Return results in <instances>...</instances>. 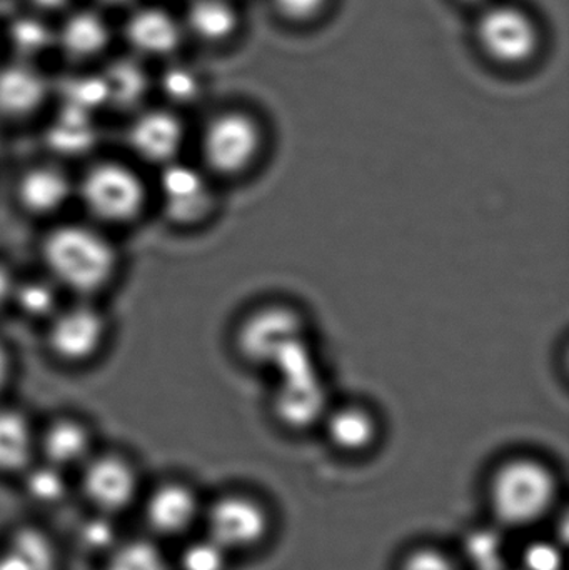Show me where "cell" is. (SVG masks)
Listing matches in <instances>:
<instances>
[{
    "instance_id": "7c38bea8",
    "label": "cell",
    "mask_w": 569,
    "mask_h": 570,
    "mask_svg": "<svg viewBox=\"0 0 569 570\" xmlns=\"http://www.w3.org/2000/svg\"><path fill=\"white\" fill-rule=\"evenodd\" d=\"M37 451L40 461L66 472H77L94 454L92 434L76 419H59L39 434Z\"/></svg>"
},
{
    "instance_id": "e575fe53",
    "label": "cell",
    "mask_w": 569,
    "mask_h": 570,
    "mask_svg": "<svg viewBox=\"0 0 569 570\" xmlns=\"http://www.w3.org/2000/svg\"><path fill=\"white\" fill-rule=\"evenodd\" d=\"M528 568L530 570H557L558 556L551 548H534L528 552Z\"/></svg>"
},
{
    "instance_id": "484cf974",
    "label": "cell",
    "mask_w": 569,
    "mask_h": 570,
    "mask_svg": "<svg viewBox=\"0 0 569 570\" xmlns=\"http://www.w3.org/2000/svg\"><path fill=\"white\" fill-rule=\"evenodd\" d=\"M229 552L224 551L209 535L184 542L174 559L176 570H227Z\"/></svg>"
},
{
    "instance_id": "52a82bcc",
    "label": "cell",
    "mask_w": 569,
    "mask_h": 570,
    "mask_svg": "<svg viewBox=\"0 0 569 570\" xmlns=\"http://www.w3.org/2000/svg\"><path fill=\"white\" fill-rule=\"evenodd\" d=\"M206 535L224 551L241 552L256 548L269 531L266 509L246 495H224L203 511Z\"/></svg>"
},
{
    "instance_id": "d6a6232c",
    "label": "cell",
    "mask_w": 569,
    "mask_h": 570,
    "mask_svg": "<svg viewBox=\"0 0 569 570\" xmlns=\"http://www.w3.org/2000/svg\"><path fill=\"white\" fill-rule=\"evenodd\" d=\"M164 86L169 96L177 100L193 99L197 92L196 80L184 70H173L167 73Z\"/></svg>"
},
{
    "instance_id": "ba28073f",
    "label": "cell",
    "mask_w": 569,
    "mask_h": 570,
    "mask_svg": "<svg viewBox=\"0 0 569 570\" xmlns=\"http://www.w3.org/2000/svg\"><path fill=\"white\" fill-rule=\"evenodd\" d=\"M159 196L166 216L180 226H190L206 219L216 204L209 177L179 160L163 167Z\"/></svg>"
},
{
    "instance_id": "cb8c5ba5",
    "label": "cell",
    "mask_w": 569,
    "mask_h": 570,
    "mask_svg": "<svg viewBox=\"0 0 569 570\" xmlns=\"http://www.w3.org/2000/svg\"><path fill=\"white\" fill-rule=\"evenodd\" d=\"M190 23L206 39L220 40L236 30L237 16L224 0H197L190 9Z\"/></svg>"
},
{
    "instance_id": "e0dca14e",
    "label": "cell",
    "mask_w": 569,
    "mask_h": 570,
    "mask_svg": "<svg viewBox=\"0 0 569 570\" xmlns=\"http://www.w3.org/2000/svg\"><path fill=\"white\" fill-rule=\"evenodd\" d=\"M0 549L20 570H60V552L42 529L22 525L13 529Z\"/></svg>"
},
{
    "instance_id": "4fadbf2b",
    "label": "cell",
    "mask_w": 569,
    "mask_h": 570,
    "mask_svg": "<svg viewBox=\"0 0 569 570\" xmlns=\"http://www.w3.org/2000/svg\"><path fill=\"white\" fill-rule=\"evenodd\" d=\"M134 153L150 164H167L179 160L184 144L183 124L166 112H153L140 117L129 134Z\"/></svg>"
},
{
    "instance_id": "7a4b0ae2",
    "label": "cell",
    "mask_w": 569,
    "mask_h": 570,
    "mask_svg": "<svg viewBox=\"0 0 569 570\" xmlns=\"http://www.w3.org/2000/svg\"><path fill=\"white\" fill-rule=\"evenodd\" d=\"M555 499V475L534 459L507 462L491 481V508L498 521L510 528L537 524L553 508Z\"/></svg>"
},
{
    "instance_id": "277c9868",
    "label": "cell",
    "mask_w": 569,
    "mask_h": 570,
    "mask_svg": "<svg viewBox=\"0 0 569 570\" xmlns=\"http://www.w3.org/2000/svg\"><path fill=\"white\" fill-rule=\"evenodd\" d=\"M77 475L84 501L97 514L117 518L139 504L144 494L139 471L126 455L94 452Z\"/></svg>"
},
{
    "instance_id": "30bf717a",
    "label": "cell",
    "mask_w": 569,
    "mask_h": 570,
    "mask_svg": "<svg viewBox=\"0 0 569 570\" xmlns=\"http://www.w3.org/2000/svg\"><path fill=\"white\" fill-rule=\"evenodd\" d=\"M107 322L102 312L92 305L79 304L59 308L50 317L49 347L66 362L89 361L102 347Z\"/></svg>"
},
{
    "instance_id": "8fae6325",
    "label": "cell",
    "mask_w": 569,
    "mask_h": 570,
    "mask_svg": "<svg viewBox=\"0 0 569 570\" xmlns=\"http://www.w3.org/2000/svg\"><path fill=\"white\" fill-rule=\"evenodd\" d=\"M300 318L286 308H267L241 327L239 345L253 358L271 361L301 338Z\"/></svg>"
},
{
    "instance_id": "836d02e7",
    "label": "cell",
    "mask_w": 569,
    "mask_h": 570,
    "mask_svg": "<svg viewBox=\"0 0 569 570\" xmlns=\"http://www.w3.org/2000/svg\"><path fill=\"white\" fill-rule=\"evenodd\" d=\"M13 37L23 49H33L47 42V32L36 22H19L13 27Z\"/></svg>"
},
{
    "instance_id": "f1b7e54d",
    "label": "cell",
    "mask_w": 569,
    "mask_h": 570,
    "mask_svg": "<svg viewBox=\"0 0 569 570\" xmlns=\"http://www.w3.org/2000/svg\"><path fill=\"white\" fill-rule=\"evenodd\" d=\"M106 82L109 87V97H112L117 104H133L134 100L139 99L146 87L143 73L129 63L114 67Z\"/></svg>"
},
{
    "instance_id": "44dd1931",
    "label": "cell",
    "mask_w": 569,
    "mask_h": 570,
    "mask_svg": "<svg viewBox=\"0 0 569 570\" xmlns=\"http://www.w3.org/2000/svg\"><path fill=\"white\" fill-rule=\"evenodd\" d=\"M19 478L22 479L27 498L33 504L43 505V508L62 504L70 492L69 472L40 459H37Z\"/></svg>"
},
{
    "instance_id": "603a6c76",
    "label": "cell",
    "mask_w": 569,
    "mask_h": 570,
    "mask_svg": "<svg viewBox=\"0 0 569 570\" xmlns=\"http://www.w3.org/2000/svg\"><path fill=\"white\" fill-rule=\"evenodd\" d=\"M57 288L59 285L52 279H26L16 283L12 304L32 318L52 317L60 308Z\"/></svg>"
},
{
    "instance_id": "ac0fdd59",
    "label": "cell",
    "mask_w": 569,
    "mask_h": 570,
    "mask_svg": "<svg viewBox=\"0 0 569 570\" xmlns=\"http://www.w3.org/2000/svg\"><path fill=\"white\" fill-rule=\"evenodd\" d=\"M326 431L330 441L340 451L363 452L376 441L377 424L371 412L360 405H346L327 414Z\"/></svg>"
},
{
    "instance_id": "3957f363",
    "label": "cell",
    "mask_w": 569,
    "mask_h": 570,
    "mask_svg": "<svg viewBox=\"0 0 569 570\" xmlns=\"http://www.w3.org/2000/svg\"><path fill=\"white\" fill-rule=\"evenodd\" d=\"M77 190L87 213L106 224L133 223L146 206L143 179L122 164L102 163L90 167Z\"/></svg>"
},
{
    "instance_id": "8992f818",
    "label": "cell",
    "mask_w": 569,
    "mask_h": 570,
    "mask_svg": "<svg viewBox=\"0 0 569 570\" xmlns=\"http://www.w3.org/2000/svg\"><path fill=\"white\" fill-rule=\"evenodd\" d=\"M147 535L156 541L186 539L203 521L196 491L179 481H166L144 492L139 501Z\"/></svg>"
},
{
    "instance_id": "1f68e13d",
    "label": "cell",
    "mask_w": 569,
    "mask_h": 570,
    "mask_svg": "<svg viewBox=\"0 0 569 570\" xmlns=\"http://www.w3.org/2000/svg\"><path fill=\"white\" fill-rule=\"evenodd\" d=\"M276 9L287 19L306 20L323 9L326 0H273Z\"/></svg>"
},
{
    "instance_id": "d4e9b609",
    "label": "cell",
    "mask_w": 569,
    "mask_h": 570,
    "mask_svg": "<svg viewBox=\"0 0 569 570\" xmlns=\"http://www.w3.org/2000/svg\"><path fill=\"white\" fill-rule=\"evenodd\" d=\"M94 130L86 110L69 106L62 120L50 130V142L63 153H82L92 144Z\"/></svg>"
},
{
    "instance_id": "5bb4252c",
    "label": "cell",
    "mask_w": 569,
    "mask_h": 570,
    "mask_svg": "<svg viewBox=\"0 0 569 570\" xmlns=\"http://www.w3.org/2000/svg\"><path fill=\"white\" fill-rule=\"evenodd\" d=\"M20 204L33 216H52L69 204L73 184L53 166H39L23 174L17 187Z\"/></svg>"
},
{
    "instance_id": "8d00e7d4",
    "label": "cell",
    "mask_w": 569,
    "mask_h": 570,
    "mask_svg": "<svg viewBox=\"0 0 569 570\" xmlns=\"http://www.w3.org/2000/svg\"><path fill=\"white\" fill-rule=\"evenodd\" d=\"M10 377V358L9 352L6 351L2 344H0V392L6 389L7 382Z\"/></svg>"
},
{
    "instance_id": "6da1fadb",
    "label": "cell",
    "mask_w": 569,
    "mask_h": 570,
    "mask_svg": "<svg viewBox=\"0 0 569 570\" xmlns=\"http://www.w3.org/2000/svg\"><path fill=\"white\" fill-rule=\"evenodd\" d=\"M42 259L53 283L82 295L106 287L117 269L110 240L80 224H66L49 233L42 244Z\"/></svg>"
},
{
    "instance_id": "d590c367",
    "label": "cell",
    "mask_w": 569,
    "mask_h": 570,
    "mask_svg": "<svg viewBox=\"0 0 569 570\" xmlns=\"http://www.w3.org/2000/svg\"><path fill=\"white\" fill-rule=\"evenodd\" d=\"M16 283L17 281L13 279L12 273L0 264V311L7 307V305L12 304V294Z\"/></svg>"
},
{
    "instance_id": "7402d4cb",
    "label": "cell",
    "mask_w": 569,
    "mask_h": 570,
    "mask_svg": "<svg viewBox=\"0 0 569 570\" xmlns=\"http://www.w3.org/2000/svg\"><path fill=\"white\" fill-rule=\"evenodd\" d=\"M129 37L137 47L154 50V52H169L179 40V33L173 20L157 10L139 13L130 22Z\"/></svg>"
},
{
    "instance_id": "f546056e",
    "label": "cell",
    "mask_w": 569,
    "mask_h": 570,
    "mask_svg": "<svg viewBox=\"0 0 569 570\" xmlns=\"http://www.w3.org/2000/svg\"><path fill=\"white\" fill-rule=\"evenodd\" d=\"M67 94L72 99L70 106L79 107L87 112L89 107L99 106L100 102L109 99V87H107L106 80L87 79L69 83Z\"/></svg>"
},
{
    "instance_id": "4dcf8cb0",
    "label": "cell",
    "mask_w": 569,
    "mask_h": 570,
    "mask_svg": "<svg viewBox=\"0 0 569 570\" xmlns=\"http://www.w3.org/2000/svg\"><path fill=\"white\" fill-rule=\"evenodd\" d=\"M401 570H460L453 559L438 549H416L404 559Z\"/></svg>"
},
{
    "instance_id": "83f0119b",
    "label": "cell",
    "mask_w": 569,
    "mask_h": 570,
    "mask_svg": "<svg viewBox=\"0 0 569 570\" xmlns=\"http://www.w3.org/2000/svg\"><path fill=\"white\" fill-rule=\"evenodd\" d=\"M114 519L109 515L97 514L94 512L89 521L82 522L79 528V544L84 551L100 552L106 556L114 546L120 541L119 531H117Z\"/></svg>"
},
{
    "instance_id": "5b68a950",
    "label": "cell",
    "mask_w": 569,
    "mask_h": 570,
    "mask_svg": "<svg viewBox=\"0 0 569 570\" xmlns=\"http://www.w3.org/2000/svg\"><path fill=\"white\" fill-rule=\"evenodd\" d=\"M263 140L256 119L244 112L223 114L204 132V163L219 176H241L259 159Z\"/></svg>"
},
{
    "instance_id": "f35d334b",
    "label": "cell",
    "mask_w": 569,
    "mask_h": 570,
    "mask_svg": "<svg viewBox=\"0 0 569 570\" xmlns=\"http://www.w3.org/2000/svg\"><path fill=\"white\" fill-rule=\"evenodd\" d=\"M467 2H478V0H467Z\"/></svg>"
},
{
    "instance_id": "4316f807",
    "label": "cell",
    "mask_w": 569,
    "mask_h": 570,
    "mask_svg": "<svg viewBox=\"0 0 569 570\" xmlns=\"http://www.w3.org/2000/svg\"><path fill=\"white\" fill-rule=\"evenodd\" d=\"M63 43L69 52L84 56L97 52L107 43V32L94 16H79L70 20L63 32Z\"/></svg>"
},
{
    "instance_id": "9c48e42d",
    "label": "cell",
    "mask_w": 569,
    "mask_h": 570,
    "mask_svg": "<svg viewBox=\"0 0 569 570\" xmlns=\"http://www.w3.org/2000/svg\"><path fill=\"white\" fill-rule=\"evenodd\" d=\"M478 37L483 49L501 63H523L534 56L540 33L533 20L514 7H494L481 17Z\"/></svg>"
},
{
    "instance_id": "9a60e30c",
    "label": "cell",
    "mask_w": 569,
    "mask_h": 570,
    "mask_svg": "<svg viewBox=\"0 0 569 570\" xmlns=\"http://www.w3.org/2000/svg\"><path fill=\"white\" fill-rule=\"evenodd\" d=\"M32 422L16 409H0V474L19 478L39 459Z\"/></svg>"
},
{
    "instance_id": "d6986e66",
    "label": "cell",
    "mask_w": 569,
    "mask_h": 570,
    "mask_svg": "<svg viewBox=\"0 0 569 570\" xmlns=\"http://www.w3.org/2000/svg\"><path fill=\"white\" fill-rule=\"evenodd\" d=\"M102 570H176L174 559L163 548V542L143 538L120 539L104 556Z\"/></svg>"
},
{
    "instance_id": "74e56055",
    "label": "cell",
    "mask_w": 569,
    "mask_h": 570,
    "mask_svg": "<svg viewBox=\"0 0 569 570\" xmlns=\"http://www.w3.org/2000/svg\"><path fill=\"white\" fill-rule=\"evenodd\" d=\"M36 2L42 7H59L62 6L66 0H36Z\"/></svg>"
},
{
    "instance_id": "ffe728a7",
    "label": "cell",
    "mask_w": 569,
    "mask_h": 570,
    "mask_svg": "<svg viewBox=\"0 0 569 570\" xmlns=\"http://www.w3.org/2000/svg\"><path fill=\"white\" fill-rule=\"evenodd\" d=\"M46 86L39 77L26 70L10 69L0 73V112L26 116L42 102Z\"/></svg>"
},
{
    "instance_id": "2e32d148",
    "label": "cell",
    "mask_w": 569,
    "mask_h": 570,
    "mask_svg": "<svg viewBox=\"0 0 569 570\" xmlns=\"http://www.w3.org/2000/svg\"><path fill=\"white\" fill-rule=\"evenodd\" d=\"M277 412L291 428H307L324 414L323 391L313 368L284 375Z\"/></svg>"
}]
</instances>
